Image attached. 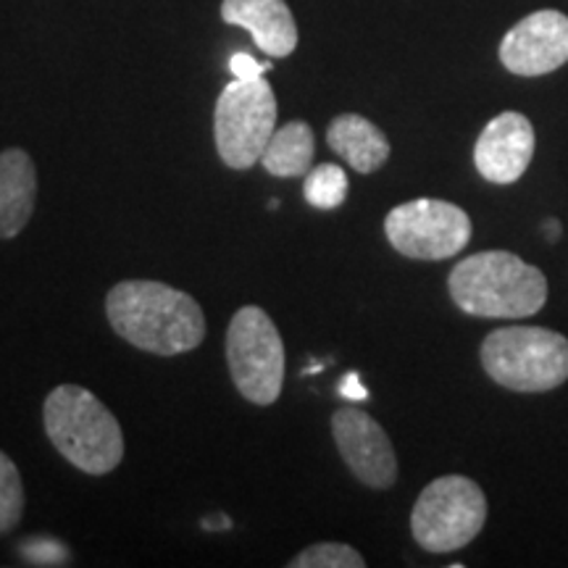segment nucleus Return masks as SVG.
<instances>
[{
    "instance_id": "6",
    "label": "nucleus",
    "mask_w": 568,
    "mask_h": 568,
    "mask_svg": "<svg viewBox=\"0 0 568 568\" xmlns=\"http://www.w3.org/2000/svg\"><path fill=\"white\" fill-rule=\"evenodd\" d=\"M276 130V98L272 84L234 80L226 84L213 113L216 151L230 169H251L261 161Z\"/></svg>"
},
{
    "instance_id": "20",
    "label": "nucleus",
    "mask_w": 568,
    "mask_h": 568,
    "mask_svg": "<svg viewBox=\"0 0 568 568\" xmlns=\"http://www.w3.org/2000/svg\"><path fill=\"white\" fill-rule=\"evenodd\" d=\"M268 69H272V63H258L251 53H234L230 59V71L234 80H261Z\"/></svg>"
},
{
    "instance_id": "18",
    "label": "nucleus",
    "mask_w": 568,
    "mask_h": 568,
    "mask_svg": "<svg viewBox=\"0 0 568 568\" xmlns=\"http://www.w3.org/2000/svg\"><path fill=\"white\" fill-rule=\"evenodd\" d=\"M293 568H364L366 560L358 550L343 542H318L297 556Z\"/></svg>"
},
{
    "instance_id": "3",
    "label": "nucleus",
    "mask_w": 568,
    "mask_h": 568,
    "mask_svg": "<svg viewBox=\"0 0 568 568\" xmlns=\"http://www.w3.org/2000/svg\"><path fill=\"white\" fill-rule=\"evenodd\" d=\"M45 432L55 450L92 477H103L122 464L124 435L116 416L80 385H61L48 395Z\"/></svg>"
},
{
    "instance_id": "14",
    "label": "nucleus",
    "mask_w": 568,
    "mask_h": 568,
    "mask_svg": "<svg viewBox=\"0 0 568 568\" xmlns=\"http://www.w3.org/2000/svg\"><path fill=\"white\" fill-rule=\"evenodd\" d=\"M326 142L358 174H374L389 159V140L361 113H343L326 130Z\"/></svg>"
},
{
    "instance_id": "16",
    "label": "nucleus",
    "mask_w": 568,
    "mask_h": 568,
    "mask_svg": "<svg viewBox=\"0 0 568 568\" xmlns=\"http://www.w3.org/2000/svg\"><path fill=\"white\" fill-rule=\"evenodd\" d=\"M347 174L337 163H322V166L311 169L305 174V184H303V195L314 209L322 211H332L339 209L347 197Z\"/></svg>"
},
{
    "instance_id": "8",
    "label": "nucleus",
    "mask_w": 568,
    "mask_h": 568,
    "mask_svg": "<svg viewBox=\"0 0 568 568\" xmlns=\"http://www.w3.org/2000/svg\"><path fill=\"white\" fill-rule=\"evenodd\" d=\"M385 234L397 253L414 261H445L471 240V219L456 203L418 197L395 205L385 219Z\"/></svg>"
},
{
    "instance_id": "10",
    "label": "nucleus",
    "mask_w": 568,
    "mask_h": 568,
    "mask_svg": "<svg viewBox=\"0 0 568 568\" xmlns=\"http://www.w3.org/2000/svg\"><path fill=\"white\" fill-rule=\"evenodd\" d=\"M332 435L345 466L372 489H389L397 479L395 447L387 432L366 410L343 408L332 416Z\"/></svg>"
},
{
    "instance_id": "7",
    "label": "nucleus",
    "mask_w": 568,
    "mask_h": 568,
    "mask_svg": "<svg viewBox=\"0 0 568 568\" xmlns=\"http://www.w3.org/2000/svg\"><path fill=\"white\" fill-rule=\"evenodd\" d=\"M226 361L234 387L255 406H272L284 382V343L272 316L258 305H243L226 332Z\"/></svg>"
},
{
    "instance_id": "9",
    "label": "nucleus",
    "mask_w": 568,
    "mask_h": 568,
    "mask_svg": "<svg viewBox=\"0 0 568 568\" xmlns=\"http://www.w3.org/2000/svg\"><path fill=\"white\" fill-rule=\"evenodd\" d=\"M500 61L516 77H542L568 63V17L556 9L529 13L500 42Z\"/></svg>"
},
{
    "instance_id": "11",
    "label": "nucleus",
    "mask_w": 568,
    "mask_h": 568,
    "mask_svg": "<svg viewBox=\"0 0 568 568\" xmlns=\"http://www.w3.org/2000/svg\"><path fill=\"white\" fill-rule=\"evenodd\" d=\"M535 126L524 113L503 111L489 122L474 145V166L481 180L514 184L535 159Z\"/></svg>"
},
{
    "instance_id": "15",
    "label": "nucleus",
    "mask_w": 568,
    "mask_h": 568,
    "mask_svg": "<svg viewBox=\"0 0 568 568\" xmlns=\"http://www.w3.org/2000/svg\"><path fill=\"white\" fill-rule=\"evenodd\" d=\"M314 130L305 122H287L280 130H274L268 140L261 163L272 176H305L314 163Z\"/></svg>"
},
{
    "instance_id": "12",
    "label": "nucleus",
    "mask_w": 568,
    "mask_h": 568,
    "mask_svg": "<svg viewBox=\"0 0 568 568\" xmlns=\"http://www.w3.org/2000/svg\"><path fill=\"white\" fill-rule=\"evenodd\" d=\"M222 19L251 32L255 45L274 59L297 48V24L284 0H224Z\"/></svg>"
},
{
    "instance_id": "13",
    "label": "nucleus",
    "mask_w": 568,
    "mask_h": 568,
    "mask_svg": "<svg viewBox=\"0 0 568 568\" xmlns=\"http://www.w3.org/2000/svg\"><path fill=\"white\" fill-rule=\"evenodd\" d=\"M38 172L30 153L11 148L0 153V240H11L32 219Z\"/></svg>"
},
{
    "instance_id": "1",
    "label": "nucleus",
    "mask_w": 568,
    "mask_h": 568,
    "mask_svg": "<svg viewBox=\"0 0 568 568\" xmlns=\"http://www.w3.org/2000/svg\"><path fill=\"white\" fill-rule=\"evenodd\" d=\"M105 314L119 337L148 353H190L205 337V316L195 297L163 282H119L105 297Z\"/></svg>"
},
{
    "instance_id": "2",
    "label": "nucleus",
    "mask_w": 568,
    "mask_h": 568,
    "mask_svg": "<svg viewBox=\"0 0 568 568\" xmlns=\"http://www.w3.org/2000/svg\"><path fill=\"white\" fill-rule=\"evenodd\" d=\"M453 303L477 318H529L548 303V280L508 251L474 253L447 280Z\"/></svg>"
},
{
    "instance_id": "22",
    "label": "nucleus",
    "mask_w": 568,
    "mask_h": 568,
    "mask_svg": "<svg viewBox=\"0 0 568 568\" xmlns=\"http://www.w3.org/2000/svg\"><path fill=\"white\" fill-rule=\"evenodd\" d=\"M201 524H203V529H209V531H224V529H230V527H232L230 518L222 516V514H216V516H205Z\"/></svg>"
},
{
    "instance_id": "21",
    "label": "nucleus",
    "mask_w": 568,
    "mask_h": 568,
    "mask_svg": "<svg viewBox=\"0 0 568 568\" xmlns=\"http://www.w3.org/2000/svg\"><path fill=\"white\" fill-rule=\"evenodd\" d=\"M339 395L347 397V400L361 403V400H366V397H368V389L364 387V382H361V376L351 372V374L343 376V382H339Z\"/></svg>"
},
{
    "instance_id": "5",
    "label": "nucleus",
    "mask_w": 568,
    "mask_h": 568,
    "mask_svg": "<svg viewBox=\"0 0 568 568\" xmlns=\"http://www.w3.org/2000/svg\"><path fill=\"white\" fill-rule=\"evenodd\" d=\"M487 521V497L474 479L447 474L418 495L410 531L429 552H456L474 542Z\"/></svg>"
},
{
    "instance_id": "19",
    "label": "nucleus",
    "mask_w": 568,
    "mask_h": 568,
    "mask_svg": "<svg viewBox=\"0 0 568 568\" xmlns=\"http://www.w3.org/2000/svg\"><path fill=\"white\" fill-rule=\"evenodd\" d=\"M21 556L38 566H63L69 564V550L53 537H34L21 545Z\"/></svg>"
},
{
    "instance_id": "17",
    "label": "nucleus",
    "mask_w": 568,
    "mask_h": 568,
    "mask_svg": "<svg viewBox=\"0 0 568 568\" xmlns=\"http://www.w3.org/2000/svg\"><path fill=\"white\" fill-rule=\"evenodd\" d=\"M24 514V485L19 468L0 450V535L11 531Z\"/></svg>"
},
{
    "instance_id": "23",
    "label": "nucleus",
    "mask_w": 568,
    "mask_h": 568,
    "mask_svg": "<svg viewBox=\"0 0 568 568\" xmlns=\"http://www.w3.org/2000/svg\"><path fill=\"white\" fill-rule=\"evenodd\" d=\"M548 232H550V237H552V240H556V237H558V234H560V230H558V224H556V222H550V224H548Z\"/></svg>"
},
{
    "instance_id": "4",
    "label": "nucleus",
    "mask_w": 568,
    "mask_h": 568,
    "mask_svg": "<svg viewBox=\"0 0 568 568\" xmlns=\"http://www.w3.org/2000/svg\"><path fill=\"white\" fill-rule=\"evenodd\" d=\"M481 368L510 393H550L568 379V339L548 326H503L479 347Z\"/></svg>"
}]
</instances>
